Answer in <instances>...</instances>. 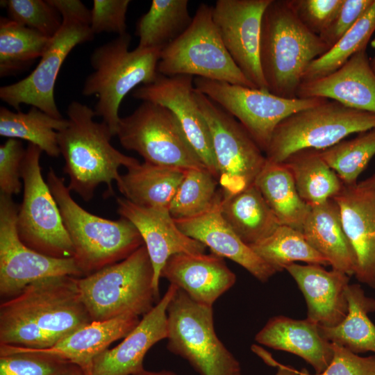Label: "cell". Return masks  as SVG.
<instances>
[{"instance_id":"6da1fadb","label":"cell","mask_w":375,"mask_h":375,"mask_svg":"<svg viewBox=\"0 0 375 375\" xmlns=\"http://www.w3.org/2000/svg\"><path fill=\"white\" fill-rule=\"evenodd\" d=\"M76 278H49L0 306V344L46 349L92 322Z\"/></svg>"},{"instance_id":"7a4b0ae2","label":"cell","mask_w":375,"mask_h":375,"mask_svg":"<svg viewBox=\"0 0 375 375\" xmlns=\"http://www.w3.org/2000/svg\"><path fill=\"white\" fill-rule=\"evenodd\" d=\"M68 125L58 132V144L65 160L63 172L69 178V191L85 201H90L101 183L107 185V196L114 194L112 182L122 181L119 168L139 164L138 160L123 154L110 143L113 137L103 122L94 120V110L77 101L67 108Z\"/></svg>"},{"instance_id":"3957f363","label":"cell","mask_w":375,"mask_h":375,"mask_svg":"<svg viewBox=\"0 0 375 375\" xmlns=\"http://www.w3.org/2000/svg\"><path fill=\"white\" fill-rule=\"evenodd\" d=\"M329 47L298 17L290 0H271L264 11L260 62L268 91L297 98L309 65Z\"/></svg>"},{"instance_id":"277c9868","label":"cell","mask_w":375,"mask_h":375,"mask_svg":"<svg viewBox=\"0 0 375 375\" xmlns=\"http://www.w3.org/2000/svg\"><path fill=\"white\" fill-rule=\"evenodd\" d=\"M47 183L72 241L73 258L84 276L124 260L144 244L136 227L126 218L107 219L80 206L65 179L51 168Z\"/></svg>"},{"instance_id":"5b68a950","label":"cell","mask_w":375,"mask_h":375,"mask_svg":"<svg viewBox=\"0 0 375 375\" xmlns=\"http://www.w3.org/2000/svg\"><path fill=\"white\" fill-rule=\"evenodd\" d=\"M131 42L126 33L97 47L90 58L94 71L86 77L82 90L84 96L97 97L96 116L103 119L113 136L123 99L138 85L151 83L158 75L161 50L136 47L129 51Z\"/></svg>"},{"instance_id":"8992f818","label":"cell","mask_w":375,"mask_h":375,"mask_svg":"<svg viewBox=\"0 0 375 375\" xmlns=\"http://www.w3.org/2000/svg\"><path fill=\"white\" fill-rule=\"evenodd\" d=\"M153 279L152 263L143 244L124 260L76 281L92 321L102 322L149 312L160 299Z\"/></svg>"},{"instance_id":"52a82bcc","label":"cell","mask_w":375,"mask_h":375,"mask_svg":"<svg viewBox=\"0 0 375 375\" xmlns=\"http://www.w3.org/2000/svg\"><path fill=\"white\" fill-rule=\"evenodd\" d=\"M60 13L62 25L51 39L35 69L24 78L0 88V99L20 111L22 104L61 119L54 98L55 83L65 58L78 44L90 42V10L79 0H49Z\"/></svg>"},{"instance_id":"ba28073f","label":"cell","mask_w":375,"mask_h":375,"mask_svg":"<svg viewBox=\"0 0 375 375\" xmlns=\"http://www.w3.org/2000/svg\"><path fill=\"white\" fill-rule=\"evenodd\" d=\"M375 128V114L327 99L297 112L275 128L265 153L267 160L282 163L303 150L322 151L348 135Z\"/></svg>"},{"instance_id":"9c48e42d","label":"cell","mask_w":375,"mask_h":375,"mask_svg":"<svg viewBox=\"0 0 375 375\" xmlns=\"http://www.w3.org/2000/svg\"><path fill=\"white\" fill-rule=\"evenodd\" d=\"M167 314L171 353L186 360L200 375H241L239 361L216 334L212 306L194 301L178 288Z\"/></svg>"},{"instance_id":"30bf717a","label":"cell","mask_w":375,"mask_h":375,"mask_svg":"<svg viewBox=\"0 0 375 375\" xmlns=\"http://www.w3.org/2000/svg\"><path fill=\"white\" fill-rule=\"evenodd\" d=\"M212 6L201 3L190 26L160 52L158 72L188 75L256 88L233 60L212 20ZM257 89V88H256Z\"/></svg>"},{"instance_id":"8fae6325","label":"cell","mask_w":375,"mask_h":375,"mask_svg":"<svg viewBox=\"0 0 375 375\" xmlns=\"http://www.w3.org/2000/svg\"><path fill=\"white\" fill-rule=\"evenodd\" d=\"M42 151L28 143L21 167L23 200L17 217L20 240L31 249L56 258L74 256L70 238L47 181L43 179L40 158Z\"/></svg>"},{"instance_id":"7c38bea8","label":"cell","mask_w":375,"mask_h":375,"mask_svg":"<svg viewBox=\"0 0 375 375\" xmlns=\"http://www.w3.org/2000/svg\"><path fill=\"white\" fill-rule=\"evenodd\" d=\"M116 135L124 148L136 151L144 162L185 170L206 168L174 115L161 105L142 101L131 115L120 117Z\"/></svg>"},{"instance_id":"4fadbf2b","label":"cell","mask_w":375,"mask_h":375,"mask_svg":"<svg viewBox=\"0 0 375 375\" xmlns=\"http://www.w3.org/2000/svg\"><path fill=\"white\" fill-rule=\"evenodd\" d=\"M194 89L233 115L265 153L276 127L291 115L327 99L276 96L267 90L196 77Z\"/></svg>"},{"instance_id":"5bb4252c","label":"cell","mask_w":375,"mask_h":375,"mask_svg":"<svg viewBox=\"0 0 375 375\" xmlns=\"http://www.w3.org/2000/svg\"><path fill=\"white\" fill-rule=\"evenodd\" d=\"M195 98L210 131L223 196L244 190L266 162L263 151L233 115L196 90Z\"/></svg>"},{"instance_id":"9a60e30c","label":"cell","mask_w":375,"mask_h":375,"mask_svg":"<svg viewBox=\"0 0 375 375\" xmlns=\"http://www.w3.org/2000/svg\"><path fill=\"white\" fill-rule=\"evenodd\" d=\"M19 205L0 194V294L11 298L40 280L63 276L83 277L73 257L56 258L26 246L17 230Z\"/></svg>"},{"instance_id":"2e32d148","label":"cell","mask_w":375,"mask_h":375,"mask_svg":"<svg viewBox=\"0 0 375 375\" xmlns=\"http://www.w3.org/2000/svg\"><path fill=\"white\" fill-rule=\"evenodd\" d=\"M271 0H217L212 20L234 62L257 89L267 90L260 62L262 17Z\"/></svg>"},{"instance_id":"e0dca14e","label":"cell","mask_w":375,"mask_h":375,"mask_svg":"<svg viewBox=\"0 0 375 375\" xmlns=\"http://www.w3.org/2000/svg\"><path fill=\"white\" fill-rule=\"evenodd\" d=\"M132 95L136 99L168 108L177 119L202 163L218 180L210 131L195 98L193 76H167L158 73L154 81L142 85L134 90Z\"/></svg>"},{"instance_id":"ac0fdd59","label":"cell","mask_w":375,"mask_h":375,"mask_svg":"<svg viewBox=\"0 0 375 375\" xmlns=\"http://www.w3.org/2000/svg\"><path fill=\"white\" fill-rule=\"evenodd\" d=\"M178 288L169 284L163 297L142 317L117 346L99 354L85 371L88 375H134L144 370V358L157 342L168 335V305Z\"/></svg>"},{"instance_id":"d6986e66","label":"cell","mask_w":375,"mask_h":375,"mask_svg":"<svg viewBox=\"0 0 375 375\" xmlns=\"http://www.w3.org/2000/svg\"><path fill=\"white\" fill-rule=\"evenodd\" d=\"M117 212L139 231L149 255L153 285L159 297L161 271L172 256L180 253H203L206 246L185 235L167 209L138 206L124 197H117Z\"/></svg>"},{"instance_id":"ffe728a7","label":"cell","mask_w":375,"mask_h":375,"mask_svg":"<svg viewBox=\"0 0 375 375\" xmlns=\"http://www.w3.org/2000/svg\"><path fill=\"white\" fill-rule=\"evenodd\" d=\"M333 199L355 253L354 276L359 282L375 289V190L361 183L344 184Z\"/></svg>"},{"instance_id":"44dd1931","label":"cell","mask_w":375,"mask_h":375,"mask_svg":"<svg viewBox=\"0 0 375 375\" xmlns=\"http://www.w3.org/2000/svg\"><path fill=\"white\" fill-rule=\"evenodd\" d=\"M222 192L214 206L197 216L174 219L187 236L208 247L212 253L238 263L258 281L265 283L277 271L260 258L233 231L223 217L220 204Z\"/></svg>"},{"instance_id":"7402d4cb","label":"cell","mask_w":375,"mask_h":375,"mask_svg":"<svg viewBox=\"0 0 375 375\" xmlns=\"http://www.w3.org/2000/svg\"><path fill=\"white\" fill-rule=\"evenodd\" d=\"M160 278L183 290L194 301L209 306L236 281L235 274L223 258L205 253L172 256L164 265Z\"/></svg>"},{"instance_id":"603a6c76","label":"cell","mask_w":375,"mask_h":375,"mask_svg":"<svg viewBox=\"0 0 375 375\" xmlns=\"http://www.w3.org/2000/svg\"><path fill=\"white\" fill-rule=\"evenodd\" d=\"M286 270L297 283L307 305V319L317 324L333 327L347 316L348 303L346 289L350 276L319 265H288Z\"/></svg>"},{"instance_id":"cb8c5ba5","label":"cell","mask_w":375,"mask_h":375,"mask_svg":"<svg viewBox=\"0 0 375 375\" xmlns=\"http://www.w3.org/2000/svg\"><path fill=\"white\" fill-rule=\"evenodd\" d=\"M299 98H324L375 114V74L364 49L328 76L303 82Z\"/></svg>"},{"instance_id":"d4e9b609","label":"cell","mask_w":375,"mask_h":375,"mask_svg":"<svg viewBox=\"0 0 375 375\" xmlns=\"http://www.w3.org/2000/svg\"><path fill=\"white\" fill-rule=\"evenodd\" d=\"M255 340L275 350L291 353L310 364L316 374L329 365L333 355L332 343L324 338L316 323L283 315L271 317L257 333Z\"/></svg>"},{"instance_id":"484cf974","label":"cell","mask_w":375,"mask_h":375,"mask_svg":"<svg viewBox=\"0 0 375 375\" xmlns=\"http://www.w3.org/2000/svg\"><path fill=\"white\" fill-rule=\"evenodd\" d=\"M139 317L123 316L102 322H92L46 349H18L59 358L85 371L92 360L114 342L125 338L140 322ZM15 346V345H14Z\"/></svg>"},{"instance_id":"4316f807","label":"cell","mask_w":375,"mask_h":375,"mask_svg":"<svg viewBox=\"0 0 375 375\" xmlns=\"http://www.w3.org/2000/svg\"><path fill=\"white\" fill-rule=\"evenodd\" d=\"M301 232L333 269L354 275L355 253L344 231L340 208L333 199L310 206Z\"/></svg>"},{"instance_id":"83f0119b","label":"cell","mask_w":375,"mask_h":375,"mask_svg":"<svg viewBox=\"0 0 375 375\" xmlns=\"http://www.w3.org/2000/svg\"><path fill=\"white\" fill-rule=\"evenodd\" d=\"M185 172L176 167L140 162L127 168L117 188L124 198L138 206L169 210Z\"/></svg>"},{"instance_id":"f1b7e54d","label":"cell","mask_w":375,"mask_h":375,"mask_svg":"<svg viewBox=\"0 0 375 375\" xmlns=\"http://www.w3.org/2000/svg\"><path fill=\"white\" fill-rule=\"evenodd\" d=\"M220 209L226 222L249 246L266 239L281 226L255 184L231 196L222 194Z\"/></svg>"},{"instance_id":"f546056e","label":"cell","mask_w":375,"mask_h":375,"mask_svg":"<svg viewBox=\"0 0 375 375\" xmlns=\"http://www.w3.org/2000/svg\"><path fill=\"white\" fill-rule=\"evenodd\" d=\"M348 312L345 318L333 327L319 326L322 336L355 353H375V325L368 314L375 311V299L367 297L358 284L346 289Z\"/></svg>"},{"instance_id":"4dcf8cb0","label":"cell","mask_w":375,"mask_h":375,"mask_svg":"<svg viewBox=\"0 0 375 375\" xmlns=\"http://www.w3.org/2000/svg\"><path fill=\"white\" fill-rule=\"evenodd\" d=\"M254 184L281 225L302 231L310 206L299 196L292 176L283 163L267 160Z\"/></svg>"},{"instance_id":"1f68e13d","label":"cell","mask_w":375,"mask_h":375,"mask_svg":"<svg viewBox=\"0 0 375 375\" xmlns=\"http://www.w3.org/2000/svg\"><path fill=\"white\" fill-rule=\"evenodd\" d=\"M282 163L290 172L299 196L310 206L333 199L344 186L335 172L323 160L320 151H300Z\"/></svg>"},{"instance_id":"d6a6232c","label":"cell","mask_w":375,"mask_h":375,"mask_svg":"<svg viewBox=\"0 0 375 375\" xmlns=\"http://www.w3.org/2000/svg\"><path fill=\"white\" fill-rule=\"evenodd\" d=\"M188 5V0H153L137 22V47L162 51L178 38L192 22Z\"/></svg>"},{"instance_id":"836d02e7","label":"cell","mask_w":375,"mask_h":375,"mask_svg":"<svg viewBox=\"0 0 375 375\" xmlns=\"http://www.w3.org/2000/svg\"><path fill=\"white\" fill-rule=\"evenodd\" d=\"M67 125V119L53 117L33 106L27 112L0 108L1 136L25 140L51 157L60 155L58 132Z\"/></svg>"},{"instance_id":"e575fe53","label":"cell","mask_w":375,"mask_h":375,"mask_svg":"<svg viewBox=\"0 0 375 375\" xmlns=\"http://www.w3.org/2000/svg\"><path fill=\"white\" fill-rule=\"evenodd\" d=\"M51 38L9 18L0 19V76L16 74L41 58Z\"/></svg>"},{"instance_id":"d590c367","label":"cell","mask_w":375,"mask_h":375,"mask_svg":"<svg viewBox=\"0 0 375 375\" xmlns=\"http://www.w3.org/2000/svg\"><path fill=\"white\" fill-rule=\"evenodd\" d=\"M250 247L277 272L297 261L329 265L328 260L308 242L301 231L285 225L279 226L270 236Z\"/></svg>"},{"instance_id":"8d00e7d4","label":"cell","mask_w":375,"mask_h":375,"mask_svg":"<svg viewBox=\"0 0 375 375\" xmlns=\"http://www.w3.org/2000/svg\"><path fill=\"white\" fill-rule=\"evenodd\" d=\"M374 31L375 0H373L351 29L326 53L309 65L303 74V82L320 78L336 71L356 53L366 49Z\"/></svg>"},{"instance_id":"74e56055","label":"cell","mask_w":375,"mask_h":375,"mask_svg":"<svg viewBox=\"0 0 375 375\" xmlns=\"http://www.w3.org/2000/svg\"><path fill=\"white\" fill-rule=\"evenodd\" d=\"M218 180L206 168L186 169L169 205L174 219L197 216L210 209L221 194Z\"/></svg>"},{"instance_id":"f35d334b","label":"cell","mask_w":375,"mask_h":375,"mask_svg":"<svg viewBox=\"0 0 375 375\" xmlns=\"http://www.w3.org/2000/svg\"><path fill=\"white\" fill-rule=\"evenodd\" d=\"M327 165L344 185H353L375 155V128L320 151Z\"/></svg>"},{"instance_id":"ab89813d","label":"cell","mask_w":375,"mask_h":375,"mask_svg":"<svg viewBox=\"0 0 375 375\" xmlns=\"http://www.w3.org/2000/svg\"><path fill=\"white\" fill-rule=\"evenodd\" d=\"M70 364L48 354L0 344V375H61Z\"/></svg>"},{"instance_id":"60d3db41","label":"cell","mask_w":375,"mask_h":375,"mask_svg":"<svg viewBox=\"0 0 375 375\" xmlns=\"http://www.w3.org/2000/svg\"><path fill=\"white\" fill-rule=\"evenodd\" d=\"M1 4L10 19L52 38L60 29L62 18L49 0H6Z\"/></svg>"},{"instance_id":"b9f144b4","label":"cell","mask_w":375,"mask_h":375,"mask_svg":"<svg viewBox=\"0 0 375 375\" xmlns=\"http://www.w3.org/2000/svg\"><path fill=\"white\" fill-rule=\"evenodd\" d=\"M130 3V0H94L90 10L93 33H126V13Z\"/></svg>"},{"instance_id":"7bdbcfd3","label":"cell","mask_w":375,"mask_h":375,"mask_svg":"<svg viewBox=\"0 0 375 375\" xmlns=\"http://www.w3.org/2000/svg\"><path fill=\"white\" fill-rule=\"evenodd\" d=\"M26 149L17 139L8 138L0 146V194L8 196L21 192V167Z\"/></svg>"},{"instance_id":"ee69618b","label":"cell","mask_w":375,"mask_h":375,"mask_svg":"<svg viewBox=\"0 0 375 375\" xmlns=\"http://www.w3.org/2000/svg\"><path fill=\"white\" fill-rule=\"evenodd\" d=\"M344 0H290L302 23L319 35L331 24Z\"/></svg>"},{"instance_id":"f6af8a7d","label":"cell","mask_w":375,"mask_h":375,"mask_svg":"<svg viewBox=\"0 0 375 375\" xmlns=\"http://www.w3.org/2000/svg\"><path fill=\"white\" fill-rule=\"evenodd\" d=\"M373 0H344L328 26L319 35L331 49L358 22Z\"/></svg>"},{"instance_id":"bcb514c9","label":"cell","mask_w":375,"mask_h":375,"mask_svg":"<svg viewBox=\"0 0 375 375\" xmlns=\"http://www.w3.org/2000/svg\"><path fill=\"white\" fill-rule=\"evenodd\" d=\"M332 346L333 355L329 365L315 375H375V355L362 357L341 345L332 343Z\"/></svg>"},{"instance_id":"7dc6e473","label":"cell","mask_w":375,"mask_h":375,"mask_svg":"<svg viewBox=\"0 0 375 375\" xmlns=\"http://www.w3.org/2000/svg\"><path fill=\"white\" fill-rule=\"evenodd\" d=\"M61 375H88L79 366L70 364Z\"/></svg>"},{"instance_id":"c3c4849f","label":"cell","mask_w":375,"mask_h":375,"mask_svg":"<svg viewBox=\"0 0 375 375\" xmlns=\"http://www.w3.org/2000/svg\"><path fill=\"white\" fill-rule=\"evenodd\" d=\"M275 375H299V372L292 367L281 365Z\"/></svg>"},{"instance_id":"681fc988","label":"cell","mask_w":375,"mask_h":375,"mask_svg":"<svg viewBox=\"0 0 375 375\" xmlns=\"http://www.w3.org/2000/svg\"><path fill=\"white\" fill-rule=\"evenodd\" d=\"M134 375H178V374L169 370H161V371L155 372V371H148L144 369V370Z\"/></svg>"},{"instance_id":"f907efd6","label":"cell","mask_w":375,"mask_h":375,"mask_svg":"<svg viewBox=\"0 0 375 375\" xmlns=\"http://www.w3.org/2000/svg\"><path fill=\"white\" fill-rule=\"evenodd\" d=\"M361 183L367 187L375 190V174L367 180L361 182Z\"/></svg>"},{"instance_id":"816d5d0a","label":"cell","mask_w":375,"mask_h":375,"mask_svg":"<svg viewBox=\"0 0 375 375\" xmlns=\"http://www.w3.org/2000/svg\"><path fill=\"white\" fill-rule=\"evenodd\" d=\"M370 65H371V67H372L374 73L375 74V56L373 58L372 60L371 61Z\"/></svg>"},{"instance_id":"f5cc1de1","label":"cell","mask_w":375,"mask_h":375,"mask_svg":"<svg viewBox=\"0 0 375 375\" xmlns=\"http://www.w3.org/2000/svg\"><path fill=\"white\" fill-rule=\"evenodd\" d=\"M299 375H308V372L306 369H302L301 371L299 372Z\"/></svg>"}]
</instances>
